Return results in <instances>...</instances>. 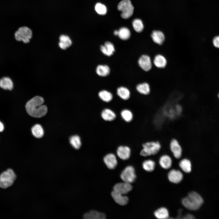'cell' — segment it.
I'll use <instances>...</instances> for the list:
<instances>
[{"mask_svg": "<svg viewBox=\"0 0 219 219\" xmlns=\"http://www.w3.org/2000/svg\"><path fill=\"white\" fill-rule=\"evenodd\" d=\"M43 98L40 96H36L29 101L26 105L28 114L33 117L39 118L44 116L47 113V109L45 105H43Z\"/></svg>", "mask_w": 219, "mask_h": 219, "instance_id": "6da1fadb", "label": "cell"}, {"mask_svg": "<svg viewBox=\"0 0 219 219\" xmlns=\"http://www.w3.org/2000/svg\"><path fill=\"white\" fill-rule=\"evenodd\" d=\"M142 147L140 155L147 157L157 154L161 150L163 146L160 141L151 140L144 142L142 144Z\"/></svg>", "mask_w": 219, "mask_h": 219, "instance_id": "7a4b0ae2", "label": "cell"}, {"mask_svg": "<svg viewBox=\"0 0 219 219\" xmlns=\"http://www.w3.org/2000/svg\"><path fill=\"white\" fill-rule=\"evenodd\" d=\"M203 202L202 197L197 193L192 191L182 201L183 205L187 209L192 210L199 209Z\"/></svg>", "mask_w": 219, "mask_h": 219, "instance_id": "3957f363", "label": "cell"}, {"mask_svg": "<svg viewBox=\"0 0 219 219\" xmlns=\"http://www.w3.org/2000/svg\"><path fill=\"white\" fill-rule=\"evenodd\" d=\"M16 178L13 171L11 169L2 172L0 175V187L5 189L12 185Z\"/></svg>", "mask_w": 219, "mask_h": 219, "instance_id": "277c9868", "label": "cell"}, {"mask_svg": "<svg viewBox=\"0 0 219 219\" xmlns=\"http://www.w3.org/2000/svg\"><path fill=\"white\" fill-rule=\"evenodd\" d=\"M118 10L121 12V17L127 19L132 15L134 7L130 0H123L119 2L117 6Z\"/></svg>", "mask_w": 219, "mask_h": 219, "instance_id": "5b68a950", "label": "cell"}, {"mask_svg": "<svg viewBox=\"0 0 219 219\" xmlns=\"http://www.w3.org/2000/svg\"><path fill=\"white\" fill-rule=\"evenodd\" d=\"M168 147L173 156L179 159L182 156L183 147L177 138L173 137L170 140Z\"/></svg>", "mask_w": 219, "mask_h": 219, "instance_id": "8992f818", "label": "cell"}, {"mask_svg": "<svg viewBox=\"0 0 219 219\" xmlns=\"http://www.w3.org/2000/svg\"><path fill=\"white\" fill-rule=\"evenodd\" d=\"M32 36L31 30L29 27L25 26L19 28L14 34L15 38L17 41H21L25 43L30 42Z\"/></svg>", "mask_w": 219, "mask_h": 219, "instance_id": "52a82bcc", "label": "cell"}, {"mask_svg": "<svg viewBox=\"0 0 219 219\" xmlns=\"http://www.w3.org/2000/svg\"><path fill=\"white\" fill-rule=\"evenodd\" d=\"M120 178L123 182L131 183L135 180L136 175L134 168L131 166H128L122 171Z\"/></svg>", "mask_w": 219, "mask_h": 219, "instance_id": "ba28073f", "label": "cell"}, {"mask_svg": "<svg viewBox=\"0 0 219 219\" xmlns=\"http://www.w3.org/2000/svg\"><path fill=\"white\" fill-rule=\"evenodd\" d=\"M139 66L143 71H148L152 67V63L151 57L146 54H144L139 57L138 61Z\"/></svg>", "mask_w": 219, "mask_h": 219, "instance_id": "9c48e42d", "label": "cell"}, {"mask_svg": "<svg viewBox=\"0 0 219 219\" xmlns=\"http://www.w3.org/2000/svg\"><path fill=\"white\" fill-rule=\"evenodd\" d=\"M132 188L131 183L123 182L116 184L113 187V190L124 195L130 191Z\"/></svg>", "mask_w": 219, "mask_h": 219, "instance_id": "30bf717a", "label": "cell"}, {"mask_svg": "<svg viewBox=\"0 0 219 219\" xmlns=\"http://www.w3.org/2000/svg\"><path fill=\"white\" fill-rule=\"evenodd\" d=\"M168 178L170 182L175 183H179L182 179L183 175L179 170H171L168 174Z\"/></svg>", "mask_w": 219, "mask_h": 219, "instance_id": "8fae6325", "label": "cell"}, {"mask_svg": "<svg viewBox=\"0 0 219 219\" xmlns=\"http://www.w3.org/2000/svg\"><path fill=\"white\" fill-rule=\"evenodd\" d=\"M103 161L107 167L111 169H115L117 164L116 157L112 153L108 154L105 155L104 157Z\"/></svg>", "mask_w": 219, "mask_h": 219, "instance_id": "7c38bea8", "label": "cell"}, {"mask_svg": "<svg viewBox=\"0 0 219 219\" xmlns=\"http://www.w3.org/2000/svg\"><path fill=\"white\" fill-rule=\"evenodd\" d=\"M116 152L118 156L120 159L126 160L130 156L131 150L128 146H120L118 148Z\"/></svg>", "mask_w": 219, "mask_h": 219, "instance_id": "4fadbf2b", "label": "cell"}, {"mask_svg": "<svg viewBox=\"0 0 219 219\" xmlns=\"http://www.w3.org/2000/svg\"><path fill=\"white\" fill-rule=\"evenodd\" d=\"M111 195L115 202L120 205H125L128 202L129 199L127 196L114 190H113L112 192Z\"/></svg>", "mask_w": 219, "mask_h": 219, "instance_id": "5bb4252c", "label": "cell"}, {"mask_svg": "<svg viewBox=\"0 0 219 219\" xmlns=\"http://www.w3.org/2000/svg\"><path fill=\"white\" fill-rule=\"evenodd\" d=\"M153 63L156 68L160 69L163 68H165L167 64V60L164 55L158 54L154 57Z\"/></svg>", "mask_w": 219, "mask_h": 219, "instance_id": "9a60e30c", "label": "cell"}, {"mask_svg": "<svg viewBox=\"0 0 219 219\" xmlns=\"http://www.w3.org/2000/svg\"><path fill=\"white\" fill-rule=\"evenodd\" d=\"M151 36L153 41L159 45L162 44L165 40L164 33L160 31H153L151 34Z\"/></svg>", "mask_w": 219, "mask_h": 219, "instance_id": "2e32d148", "label": "cell"}, {"mask_svg": "<svg viewBox=\"0 0 219 219\" xmlns=\"http://www.w3.org/2000/svg\"><path fill=\"white\" fill-rule=\"evenodd\" d=\"M159 162L162 168L165 169H168L171 167L172 161L171 158L169 155L164 154L160 157Z\"/></svg>", "mask_w": 219, "mask_h": 219, "instance_id": "e0dca14e", "label": "cell"}, {"mask_svg": "<svg viewBox=\"0 0 219 219\" xmlns=\"http://www.w3.org/2000/svg\"><path fill=\"white\" fill-rule=\"evenodd\" d=\"M100 48L104 54L108 56L112 55L115 51L114 45L109 41L106 42L104 45L100 46Z\"/></svg>", "mask_w": 219, "mask_h": 219, "instance_id": "ac0fdd59", "label": "cell"}, {"mask_svg": "<svg viewBox=\"0 0 219 219\" xmlns=\"http://www.w3.org/2000/svg\"><path fill=\"white\" fill-rule=\"evenodd\" d=\"M137 91L140 94L147 96L151 92V89L149 84L146 82L138 84L136 87Z\"/></svg>", "mask_w": 219, "mask_h": 219, "instance_id": "d6986e66", "label": "cell"}, {"mask_svg": "<svg viewBox=\"0 0 219 219\" xmlns=\"http://www.w3.org/2000/svg\"><path fill=\"white\" fill-rule=\"evenodd\" d=\"M84 217L86 219H104L106 218V216L103 213L91 210L85 214Z\"/></svg>", "mask_w": 219, "mask_h": 219, "instance_id": "ffe728a7", "label": "cell"}, {"mask_svg": "<svg viewBox=\"0 0 219 219\" xmlns=\"http://www.w3.org/2000/svg\"><path fill=\"white\" fill-rule=\"evenodd\" d=\"M60 42L59 45L60 47L63 50L66 49L70 47L72 44L71 41L68 36L66 35H62L59 37Z\"/></svg>", "mask_w": 219, "mask_h": 219, "instance_id": "44dd1931", "label": "cell"}, {"mask_svg": "<svg viewBox=\"0 0 219 219\" xmlns=\"http://www.w3.org/2000/svg\"><path fill=\"white\" fill-rule=\"evenodd\" d=\"M0 87L4 89L12 90L13 87V82L9 77H3L0 79Z\"/></svg>", "mask_w": 219, "mask_h": 219, "instance_id": "7402d4cb", "label": "cell"}, {"mask_svg": "<svg viewBox=\"0 0 219 219\" xmlns=\"http://www.w3.org/2000/svg\"><path fill=\"white\" fill-rule=\"evenodd\" d=\"M101 116L104 120L108 121H112L116 117V115L114 112L110 109L107 108L105 109L102 111Z\"/></svg>", "mask_w": 219, "mask_h": 219, "instance_id": "603a6c76", "label": "cell"}, {"mask_svg": "<svg viewBox=\"0 0 219 219\" xmlns=\"http://www.w3.org/2000/svg\"><path fill=\"white\" fill-rule=\"evenodd\" d=\"M179 166L181 169L186 173H189L191 171V164L188 159L184 158L182 159L179 162Z\"/></svg>", "mask_w": 219, "mask_h": 219, "instance_id": "cb8c5ba5", "label": "cell"}, {"mask_svg": "<svg viewBox=\"0 0 219 219\" xmlns=\"http://www.w3.org/2000/svg\"><path fill=\"white\" fill-rule=\"evenodd\" d=\"M96 71L99 75L102 77H105L109 74L110 69L109 66L107 65H99L96 67Z\"/></svg>", "mask_w": 219, "mask_h": 219, "instance_id": "d4e9b609", "label": "cell"}, {"mask_svg": "<svg viewBox=\"0 0 219 219\" xmlns=\"http://www.w3.org/2000/svg\"><path fill=\"white\" fill-rule=\"evenodd\" d=\"M117 93L120 98L123 100L128 99L130 96V91L127 88L124 87H119L117 89Z\"/></svg>", "mask_w": 219, "mask_h": 219, "instance_id": "484cf974", "label": "cell"}, {"mask_svg": "<svg viewBox=\"0 0 219 219\" xmlns=\"http://www.w3.org/2000/svg\"><path fill=\"white\" fill-rule=\"evenodd\" d=\"M155 216L158 219H167L169 217V212L165 208L161 207L155 211L154 213Z\"/></svg>", "mask_w": 219, "mask_h": 219, "instance_id": "4316f807", "label": "cell"}, {"mask_svg": "<svg viewBox=\"0 0 219 219\" xmlns=\"http://www.w3.org/2000/svg\"><path fill=\"white\" fill-rule=\"evenodd\" d=\"M31 131L33 135L37 138L42 137L44 134L43 129L39 124H37L34 125L32 128Z\"/></svg>", "mask_w": 219, "mask_h": 219, "instance_id": "83f0119b", "label": "cell"}, {"mask_svg": "<svg viewBox=\"0 0 219 219\" xmlns=\"http://www.w3.org/2000/svg\"><path fill=\"white\" fill-rule=\"evenodd\" d=\"M118 36L121 39L126 40L129 39L130 36V30L127 28L122 27L118 30Z\"/></svg>", "mask_w": 219, "mask_h": 219, "instance_id": "f1b7e54d", "label": "cell"}, {"mask_svg": "<svg viewBox=\"0 0 219 219\" xmlns=\"http://www.w3.org/2000/svg\"><path fill=\"white\" fill-rule=\"evenodd\" d=\"M98 95L101 99L106 102H110L113 97L111 93L106 90L100 91Z\"/></svg>", "mask_w": 219, "mask_h": 219, "instance_id": "f546056e", "label": "cell"}, {"mask_svg": "<svg viewBox=\"0 0 219 219\" xmlns=\"http://www.w3.org/2000/svg\"><path fill=\"white\" fill-rule=\"evenodd\" d=\"M155 165V162L151 159L145 160L142 163L143 168L146 171L151 172L153 171Z\"/></svg>", "mask_w": 219, "mask_h": 219, "instance_id": "4dcf8cb0", "label": "cell"}, {"mask_svg": "<svg viewBox=\"0 0 219 219\" xmlns=\"http://www.w3.org/2000/svg\"><path fill=\"white\" fill-rule=\"evenodd\" d=\"M70 142L72 146L75 149H79L81 145V142L80 137L77 135H75L70 137Z\"/></svg>", "mask_w": 219, "mask_h": 219, "instance_id": "1f68e13d", "label": "cell"}, {"mask_svg": "<svg viewBox=\"0 0 219 219\" xmlns=\"http://www.w3.org/2000/svg\"><path fill=\"white\" fill-rule=\"evenodd\" d=\"M132 26L134 30L138 33L141 32L144 28L142 21L139 19H136L133 20Z\"/></svg>", "mask_w": 219, "mask_h": 219, "instance_id": "d6a6232c", "label": "cell"}, {"mask_svg": "<svg viewBox=\"0 0 219 219\" xmlns=\"http://www.w3.org/2000/svg\"><path fill=\"white\" fill-rule=\"evenodd\" d=\"M121 115L122 118L127 122H130L133 119V114L130 110L128 109L123 110L121 112Z\"/></svg>", "mask_w": 219, "mask_h": 219, "instance_id": "836d02e7", "label": "cell"}, {"mask_svg": "<svg viewBox=\"0 0 219 219\" xmlns=\"http://www.w3.org/2000/svg\"><path fill=\"white\" fill-rule=\"evenodd\" d=\"M95 8L96 12L99 15H105L107 12L106 7L100 3H97L95 6Z\"/></svg>", "mask_w": 219, "mask_h": 219, "instance_id": "e575fe53", "label": "cell"}, {"mask_svg": "<svg viewBox=\"0 0 219 219\" xmlns=\"http://www.w3.org/2000/svg\"><path fill=\"white\" fill-rule=\"evenodd\" d=\"M213 43L215 47L219 48V36H216L214 38Z\"/></svg>", "mask_w": 219, "mask_h": 219, "instance_id": "d590c367", "label": "cell"}, {"mask_svg": "<svg viewBox=\"0 0 219 219\" xmlns=\"http://www.w3.org/2000/svg\"><path fill=\"white\" fill-rule=\"evenodd\" d=\"M195 218V217L193 215L190 214H188L186 215V216H184L183 218V219H193Z\"/></svg>", "mask_w": 219, "mask_h": 219, "instance_id": "8d00e7d4", "label": "cell"}, {"mask_svg": "<svg viewBox=\"0 0 219 219\" xmlns=\"http://www.w3.org/2000/svg\"><path fill=\"white\" fill-rule=\"evenodd\" d=\"M182 210L181 209H179L178 211V215L177 216V218H180L181 217L182 215Z\"/></svg>", "mask_w": 219, "mask_h": 219, "instance_id": "74e56055", "label": "cell"}, {"mask_svg": "<svg viewBox=\"0 0 219 219\" xmlns=\"http://www.w3.org/2000/svg\"><path fill=\"white\" fill-rule=\"evenodd\" d=\"M4 129V126L3 124L0 121V132H2Z\"/></svg>", "mask_w": 219, "mask_h": 219, "instance_id": "f35d334b", "label": "cell"}, {"mask_svg": "<svg viewBox=\"0 0 219 219\" xmlns=\"http://www.w3.org/2000/svg\"><path fill=\"white\" fill-rule=\"evenodd\" d=\"M118 30H115L114 32V34L116 36H118Z\"/></svg>", "mask_w": 219, "mask_h": 219, "instance_id": "ab89813d", "label": "cell"}, {"mask_svg": "<svg viewBox=\"0 0 219 219\" xmlns=\"http://www.w3.org/2000/svg\"><path fill=\"white\" fill-rule=\"evenodd\" d=\"M218 97L219 98V94L218 95Z\"/></svg>", "mask_w": 219, "mask_h": 219, "instance_id": "60d3db41", "label": "cell"}]
</instances>
